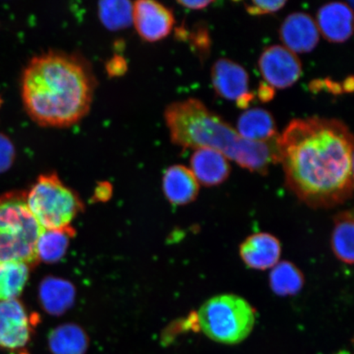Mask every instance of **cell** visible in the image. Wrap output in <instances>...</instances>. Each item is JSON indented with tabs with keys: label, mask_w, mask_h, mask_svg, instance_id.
<instances>
[{
	"label": "cell",
	"mask_w": 354,
	"mask_h": 354,
	"mask_svg": "<svg viewBox=\"0 0 354 354\" xmlns=\"http://www.w3.org/2000/svg\"><path fill=\"white\" fill-rule=\"evenodd\" d=\"M280 37L288 50L295 54L311 52L319 41V30L313 17L305 12L288 16L280 28Z\"/></svg>",
	"instance_id": "30bf717a"
},
{
	"label": "cell",
	"mask_w": 354,
	"mask_h": 354,
	"mask_svg": "<svg viewBox=\"0 0 354 354\" xmlns=\"http://www.w3.org/2000/svg\"><path fill=\"white\" fill-rule=\"evenodd\" d=\"M286 1H252L245 3V8L248 12L251 15H264L270 13L276 12L285 6Z\"/></svg>",
	"instance_id": "d4e9b609"
},
{
	"label": "cell",
	"mask_w": 354,
	"mask_h": 354,
	"mask_svg": "<svg viewBox=\"0 0 354 354\" xmlns=\"http://www.w3.org/2000/svg\"><path fill=\"white\" fill-rule=\"evenodd\" d=\"M270 286L280 296L298 294L304 286V276L299 268L290 262L277 263L270 274Z\"/></svg>",
	"instance_id": "7402d4cb"
},
{
	"label": "cell",
	"mask_w": 354,
	"mask_h": 354,
	"mask_svg": "<svg viewBox=\"0 0 354 354\" xmlns=\"http://www.w3.org/2000/svg\"><path fill=\"white\" fill-rule=\"evenodd\" d=\"M317 26L327 41L343 43L351 38L353 28V13L347 3L325 4L317 15Z\"/></svg>",
	"instance_id": "8fae6325"
},
{
	"label": "cell",
	"mask_w": 354,
	"mask_h": 354,
	"mask_svg": "<svg viewBox=\"0 0 354 354\" xmlns=\"http://www.w3.org/2000/svg\"><path fill=\"white\" fill-rule=\"evenodd\" d=\"M163 192L172 205H185L198 196L199 183L192 170L183 165L168 167L162 178Z\"/></svg>",
	"instance_id": "9a60e30c"
},
{
	"label": "cell",
	"mask_w": 354,
	"mask_h": 354,
	"mask_svg": "<svg viewBox=\"0 0 354 354\" xmlns=\"http://www.w3.org/2000/svg\"><path fill=\"white\" fill-rule=\"evenodd\" d=\"M254 99V95L251 94V93H247L246 95L241 97L240 99L236 100V104L239 108L241 109H247L248 106H249L251 103V101Z\"/></svg>",
	"instance_id": "f546056e"
},
{
	"label": "cell",
	"mask_w": 354,
	"mask_h": 354,
	"mask_svg": "<svg viewBox=\"0 0 354 354\" xmlns=\"http://www.w3.org/2000/svg\"><path fill=\"white\" fill-rule=\"evenodd\" d=\"M236 131L242 138L253 142H272L280 136L271 113L259 108L242 113L238 119Z\"/></svg>",
	"instance_id": "2e32d148"
},
{
	"label": "cell",
	"mask_w": 354,
	"mask_h": 354,
	"mask_svg": "<svg viewBox=\"0 0 354 354\" xmlns=\"http://www.w3.org/2000/svg\"><path fill=\"white\" fill-rule=\"evenodd\" d=\"M48 346L51 354H86L90 339L81 326L66 323L50 331Z\"/></svg>",
	"instance_id": "e0dca14e"
},
{
	"label": "cell",
	"mask_w": 354,
	"mask_h": 354,
	"mask_svg": "<svg viewBox=\"0 0 354 354\" xmlns=\"http://www.w3.org/2000/svg\"><path fill=\"white\" fill-rule=\"evenodd\" d=\"M30 269L21 263H0V302L19 297L28 281Z\"/></svg>",
	"instance_id": "44dd1931"
},
{
	"label": "cell",
	"mask_w": 354,
	"mask_h": 354,
	"mask_svg": "<svg viewBox=\"0 0 354 354\" xmlns=\"http://www.w3.org/2000/svg\"><path fill=\"white\" fill-rule=\"evenodd\" d=\"M41 227L21 190L0 196V263H21L32 269L39 263L37 243Z\"/></svg>",
	"instance_id": "277c9868"
},
{
	"label": "cell",
	"mask_w": 354,
	"mask_h": 354,
	"mask_svg": "<svg viewBox=\"0 0 354 354\" xmlns=\"http://www.w3.org/2000/svg\"><path fill=\"white\" fill-rule=\"evenodd\" d=\"M261 74L269 86L277 88L290 87L302 75V64L295 53L285 46H270L259 60Z\"/></svg>",
	"instance_id": "ba28073f"
},
{
	"label": "cell",
	"mask_w": 354,
	"mask_h": 354,
	"mask_svg": "<svg viewBox=\"0 0 354 354\" xmlns=\"http://www.w3.org/2000/svg\"><path fill=\"white\" fill-rule=\"evenodd\" d=\"M95 88L86 59L57 50L35 56L21 80L26 112L44 127L66 128L82 121L90 112Z\"/></svg>",
	"instance_id": "7a4b0ae2"
},
{
	"label": "cell",
	"mask_w": 354,
	"mask_h": 354,
	"mask_svg": "<svg viewBox=\"0 0 354 354\" xmlns=\"http://www.w3.org/2000/svg\"><path fill=\"white\" fill-rule=\"evenodd\" d=\"M331 246L342 262L353 263V215L352 211L340 212L335 216Z\"/></svg>",
	"instance_id": "ffe728a7"
},
{
	"label": "cell",
	"mask_w": 354,
	"mask_h": 354,
	"mask_svg": "<svg viewBox=\"0 0 354 354\" xmlns=\"http://www.w3.org/2000/svg\"><path fill=\"white\" fill-rule=\"evenodd\" d=\"M74 288L71 283L57 278H47L39 287V298L48 313L60 315L73 304Z\"/></svg>",
	"instance_id": "ac0fdd59"
},
{
	"label": "cell",
	"mask_w": 354,
	"mask_h": 354,
	"mask_svg": "<svg viewBox=\"0 0 354 354\" xmlns=\"http://www.w3.org/2000/svg\"><path fill=\"white\" fill-rule=\"evenodd\" d=\"M192 171L198 183L214 187L223 183L231 174L227 158L211 149H198L190 158Z\"/></svg>",
	"instance_id": "5bb4252c"
},
{
	"label": "cell",
	"mask_w": 354,
	"mask_h": 354,
	"mask_svg": "<svg viewBox=\"0 0 354 354\" xmlns=\"http://www.w3.org/2000/svg\"><path fill=\"white\" fill-rule=\"evenodd\" d=\"M211 77L212 86L221 98L236 101L249 93V75L242 66L231 59L216 61Z\"/></svg>",
	"instance_id": "7c38bea8"
},
{
	"label": "cell",
	"mask_w": 354,
	"mask_h": 354,
	"mask_svg": "<svg viewBox=\"0 0 354 354\" xmlns=\"http://www.w3.org/2000/svg\"><path fill=\"white\" fill-rule=\"evenodd\" d=\"M177 3L180 4L181 6L189 8V10H199L207 8L214 2L205 1V0H203V1H178Z\"/></svg>",
	"instance_id": "f1b7e54d"
},
{
	"label": "cell",
	"mask_w": 354,
	"mask_h": 354,
	"mask_svg": "<svg viewBox=\"0 0 354 354\" xmlns=\"http://www.w3.org/2000/svg\"><path fill=\"white\" fill-rule=\"evenodd\" d=\"M281 246L275 236L268 233L252 234L243 242L240 254L248 267L267 270L275 267L280 259Z\"/></svg>",
	"instance_id": "4fadbf2b"
},
{
	"label": "cell",
	"mask_w": 354,
	"mask_h": 354,
	"mask_svg": "<svg viewBox=\"0 0 354 354\" xmlns=\"http://www.w3.org/2000/svg\"><path fill=\"white\" fill-rule=\"evenodd\" d=\"M37 323L19 299L0 302V349L15 352L28 346Z\"/></svg>",
	"instance_id": "52a82bcc"
},
{
	"label": "cell",
	"mask_w": 354,
	"mask_h": 354,
	"mask_svg": "<svg viewBox=\"0 0 354 354\" xmlns=\"http://www.w3.org/2000/svg\"><path fill=\"white\" fill-rule=\"evenodd\" d=\"M165 119L171 142L181 148L214 149L260 174H267L270 165L279 162L278 140L253 142L242 138L201 100L174 102L166 108Z\"/></svg>",
	"instance_id": "3957f363"
},
{
	"label": "cell",
	"mask_w": 354,
	"mask_h": 354,
	"mask_svg": "<svg viewBox=\"0 0 354 354\" xmlns=\"http://www.w3.org/2000/svg\"><path fill=\"white\" fill-rule=\"evenodd\" d=\"M75 234L72 227L63 230H41L37 243L39 261L56 263L65 255L70 239Z\"/></svg>",
	"instance_id": "d6986e66"
},
{
	"label": "cell",
	"mask_w": 354,
	"mask_h": 354,
	"mask_svg": "<svg viewBox=\"0 0 354 354\" xmlns=\"http://www.w3.org/2000/svg\"><path fill=\"white\" fill-rule=\"evenodd\" d=\"M286 183L301 201L330 207L352 197L353 136L338 119H295L278 139Z\"/></svg>",
	"instance_id": "6da1fadb"
},
{
	"label": "cell",
	"mask_w": 354,
	"mask_h": 354,
	"mask_svg": "<svg viewBox=\"0 0 354 354\" xmlns=\"http://www.w3.org/2000/svg\"><path fill=\"white\" fill-rule=\"evenodd\" d=\"M26 203L38 224L46 230L72 227L71 223L84 209L78 194L55 172L38 177L26 192Z\"/></svg>",
	"instance_id": "8992f818"
},
{
	"label": "cell",
	"mask_w": 354,
	"mask_h": 354,
	"mask_svg": "<svg viewBox=\"0 0 354 354\" xmlns=\"http://www.w3.org/2000/svg\"><path fill=\"white\" fill-rule=\"evenodd\" d=\"M342 88L344 92L351 93L353 91V77H348L342 84Z\"/></svg>",
	"instance_id": "4dcf8cb0"
},
{
	"label": "cell",
	"mask_w": 354,
	"mask_h": 354,
	"mask_svg": "<svg viewBox=\"0 0 354 354\" xmlns=\"http://www.w3.org/2000/svg\"><path fill=\"white\" fill-rule=\"evenodd\" d=\"M174 24V13L161 3L153 0L133 3L132 24L145 41H161L171 33Z\"/></svg>",
	"instance_id": "9c48e42d"
},
{
	"label": "cell",
	"mask_w": 354,
	"mask_h": 354,
	"mask_svg": "<svg viewBox=\"0 0 354 354\" xmlns=\"http://www.w3.org/2000/svg\"><path fill=\"white\" fill-rule=\"evenodd\" d=\"M16 158V150L12 140L0 133V174L12 167Z\"/></svg>",
	"instance_id": "cb8c5ba5"
},
{
	"label": "cell",
	"mask_w": 354,
	"mask_h": 354,
	"mask_svg": "<svg viewBox=\"0 0 354 354\" xmlns=\"http://www.w3.org/2000/svg\"><path fill=\"white\" fill-rule=\"evenodd\" d=\"M98 10L102 24L109 30H121L132 24L133 3L130 1H101Z\"/></svg>",
	"instance_id": "603a6c76"
},
{
	"label": "cell",
	"mask_w": 354,
	"mask_h": 354,
	"mask_svg": "<svg viewBox=\"0 0 354 354\" xmlns=\"http://www.w3.org/2000/svg\"><path fill=\"white\" fill-rule=\"evenodd\" d=\"M258 95L261 101L268 102L272 100L274 96H275V91L268 83L263 82L260 84Z\"/></svg>",
	"instance_id": "83f0119b"
},
{
	"label": "cell",
	"mask_w": 354,
	"mask_h": 354,
	"mask_svg": "<svg viewBox=\"0 0 354 354\" xmlns=\"http://www.w3.org/2000/svg\"><path fill=\"white\" fill-rule=\"evenodd\" d=\"M336 354H349V353L347 352H340V353H336Z\"/></svg>",
	"instance_id": "1f68e13d"
},
{
	"label": "cell",
	"mask_w": 354,
	"mask_h": 354,
	"mask_svg": "<svg viewBox=\"0 0 354 354\" xmlns=\"http://www.w3.org/2000/svg\"><path fill=\"white\" fill-rule=\"evenodd\" d=\"M255 311L245 299L234 295H221L206 301L198 312L199 327L216 342L236 344L251 334L255 325Z\"/></svg>",
	"instance_id": "5b68a950"
},
{
	"label": "cell",
	"mask_w": 354,
	"mask_h": 354,
	"mask_svg": "<svg viewBox=\"0 0 354 354\" xmlns=\"http://www.w3.org/2000/svg\"><path fill=\"white\" fill-rule=\"evenodd\" d=\"M196 35H194V43L197 50L207 52L210 47L209 35L205 30H198Z\"/></svg>",
	"instance_id": "4316f807"
},
{
	"label": "cell",
	"mask_w": 354,
	"mask_h": 354,
	"mask_svg": "<svg viewBox=\"0 0 354 354\" xmlns=\"http://www.w3.org/2000/svg\"><path fill=\"white\" fill-rule=\"evenodd\" d=\"M127 64L125 60L121 57H114L112 60L109 61L107 65V69L111 76H120V75L125 73Z\"/></svg>",
	"instance_id": "484cf974"
}]
</instances>
